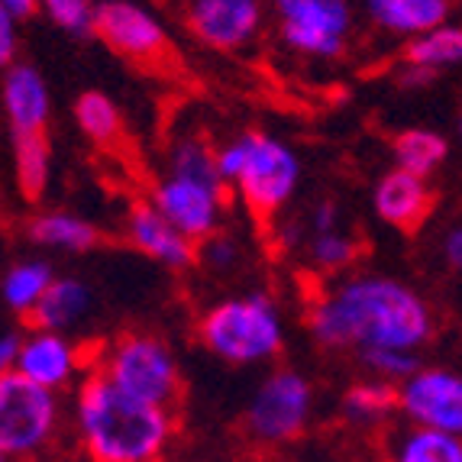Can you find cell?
<instances>
[{"label": "cell", "instance_id": "obj_37", "mask_svg": "<svg viewBox=\"0 0 462 462\" xmlns=\"http://www.w3.org/2000/svg\"><path fill=\"white\" fill-rule=\"evenodd\" d=\"M0 462H7V459H4V456H0Z\"/></svg>", "mask_w": 462, "mask_h": 462}, {"label": "cell", "instance_id": "obj_12", "mask_svg": "<svg viewBox=\"0 0 462 462\" xmlns=\"http://www.w3.org/2000/svg\"><path fill=\"white\" fill-rule=\"evenodd\" d=\"M269 16L265 0H185V26L204 49L239 52L253 46Z\"/></svg>", "mask_w": 462, "mask_h": 462}, {"label": "cell", "instance_id": "obj_5", "mask_svg": "<svg viewBox=\"0 0 462 462\" xmlns=\"http://www.w3.org/2000/svg\"><path fill=\"white\" fill-rule=\"evenodd\" d=\"M194 333L210 356L236 369L272 365L288 343L282 304L269 291H243L214 300L198 317Z\"/></svg>", "mask_w": 462, "mask_h": 462}, {"label": "cell", "instance_id": "obj_25", "mask_svg": "<svg viewBox=\"0 0 462 462\" xmlns=\"http://www.w3.org/2000/svg\"><path fill=\"white\" fill-rule=\"evenodd\" d=\"M401 65L420 69L433 78H439V71H447V69H459L462 65V23L449 20V23L437 26V30L424 32V36L404 42Z\"/></svg>", "mask_w": 462, "mask_h": 462}, {"label": "cell", "instance_id": "obj_11", "mask_svg": "<svg viewBox=\"0 0 462 462\" xmlns=\"http://www.w3.org/2000/svg\"><path fill=\"white\" fill-rule=\"evenodd\" d=\"M398 414L414 427L462 437V372L420 365L398 385Z\"/></svg>", "mask_w": 462, "mask_h": 462}, {"label": "cell", "instance_id": "obj_31", "mask_svg": "<svg viewBox=\"0 0 462 462\" xmlns=\"http://www.w3.org/2000/svg\"><path fill=\"white\" fill-rule=\"evenodd\" d=\"M20 52V20L0 4V69L7 71Z\"/></svg>", "mask_w": 462, "mask_h": 462}, {"label": "cell", "instance_id": "obj_21", "mask_svg": "<svg viewBox=\"0 0 462 462\" xmlns=\"http://www.w3.org/2000/svg\"><path fill=\"white\" fill-rule=\"evenodd\" d=\"M298 253L317 275L339 278L349 275L356 263L363 259V239L349 233L346 224L333 226V230H304V243Z\"/></svg>", "mask_w": 462, "mask_h": 462}, {"label": "cell", "instance_id": "obj_6", "mask_svg": "<svg viewBox=\"0 0 462 462\" xmlns=\"http://www.w3.org/2000/svg\"><path fill=\"white\" fill-rule=\"evenodd\" d=\"M91 369L130 398L178 411L185 398V369L159 333L124 330L91 349Z\"/></svg>", "mask_w": 462, "mask_h": 462}, {"label": "cell", "instance_id": "obj_4", "mask_svg": "<svg viewBox=\"0 0 462 462\" xmlns=\"http://www.w3.org/2000/svg\"><path fill=\"white\" fill-rule=\"evenodd\" d=\"M217 169L230 198L249 210L253 220L275 224L294 200L304 165L294 146L263 130H246L217 146Z\"/></svg>", "mask_w": 462, "mask_h": 462}, {"label": "cell", "instance_id": "obj_26", "mask_svg": "<svg viewBox=\"0 0 462 462\" xmlns=\"http://www.w3.org/2000/svg\"><path fill=\"white\" fill-rule=\"evenodd\" d=\"M388 462H462V437L408 424L388 439Z\"/></svg>", "mask_w": 462, "mask_h": 462}, {"label": "cell", "instance_id": "obj_16", "mask_svg": "<svg viewBox=\"0 0 462 462\" xmlns=\"http://www.w3.org/2000/svg\"><path fill=\"white\" fill-rule=\"evenodd\" d=\"M0 107L10 133H46L52 120V91L46 75L30 62H14L0 81Z\"/></svg>", "mask_w": 462, "mask_h": 462}, {"label": "cell", "instance_id": "obj_24", "mask_svg": "<svg viewBox=\"0 0 462 462\" xmlns=\"http://www.w3.org/2000/svg\"><path fill=\"white\" fill-rule=\"evenodd\" d=\"M392 159L394 169H404L417 178L437 175L449 159V139L427 126H408L392 139Z\"/></svg>", "mask_w": 462, "mask_h": 462}, {"label": "cell", "instance_id": "obj_15", "mask_svg": "<svg viewBox=\"0 0 462 462\" xmlns=\"http://www.w3.org/2000/svg\"><path fill=\"white\" fill-rule=\"evenodd\" d=\"M433 188L427 178H417L404 169H388L372 185V214L378 224L392 226L398 233H417L433 214Z\"/></svg>", "mask_w": 462, "mask_h": 462}, {"label": "cell", "instance_id": "obj_36", "mask_svg": "<svg viewBox=\"0 0 462 462\" xmlns=\"http://www.w3.org/2000/svg\"><path fill=\"white\" fill-rule=\"evenodd\" d=\"M456 126H459V139H462V114H459V124H456Z\"/></svg>", "mask_w": 462, "mask_h": 462}, {"label": "cell", "instance_id": "obj_3", "mask_svg": "<svg viewBox=\"0 0 462 462\" xmlns=\"http://www.w3.org/2000/svg\"><path fill=\"white\" fill-rule=\"evenodd\" d=\"M149 200L191 243H204L224 230L230 188L217 169V146L200 136L178 139L169 149L165 171L155 178Z\"/></svg>", "mask_w": 462, "mask_h": 462}, {"label": "cell", "instance_id": "obj_32", "mask_svg": "<svg viewBox=\"0 0 462 462\" xmlns=\"http://www.w3.org/2000/svg\"><path fill=\"white\" fill-rule=\"evenodd\" d=\"M439 259L453 275H462V224L449 226L439 239Z\"/></svg>", "mask_w": 462, "mask_h": 462}, {"label": "cell", "instance_id": "obj_34", "mask_svg": "<svg viewBox=\"0 0 462 462\" xmlns=\"http://www.w3.org/2000/svg\"><path fill=\"white\" fill-rule=\"evenodd\" d=\"M0 4H4L16 20H30V16L39 10V0H0Z\"/></svg>", "mask_w": 462, "mask_h": 462}, {"label": "cell", "instance_id": "obj_33", "mask_svg": "<svg viewBox=\"0 0 462 462\" xmlns=\"http://www.w3.org/2000/svg\"><path fill=\"white\" fill-rule=\"evenodd\" d=\"M20 333H0V375L16 372V359H20Z\"/></svg>", "mask_w": 462, "mask_h": 462}, {"label": "cell", "instance_id": "obj_35", "mask_svg": "<svg viewBox=\"0 0 462 462\" xmlns=\"http://www.w3.org/2000/svg\"><path fill=\"white\" fill-rule=\"evenodd\" d=\"M42 462H85L81 456H75V459H55V456H49V459H42Z\"/></svg>", "mask_w": 462, "mask_h": 462}, {"label": "cell", "instance_id": "obj_30", "mask_svg": "<svg viewBox=\"0 0 462 462\" xmlns=\"http://www.w3.org/2000/svg\"><path fill=\"white\" fill-rule=\"evenodd\" d=\"M243 263V246L230 230H220L214 236H208L204 243H198V265H204L214 275H230Z\"/></svg>", "mask_w": 462, "mask_h": 462}, {"label": "cell", "instance_id": "obj_9", "mask_svg": "<svg viewBox=\"0 0 462 462\" xmlns=\"http://www.w3.org/2000/svg\"><path fill=\"white\" fill-rule=\"evenodd\" d=\"M269 14L282 46L308 62H337L353 42V0H269Z\"/></svg>", "mask_w": 462, "mask_h": 462}, {"label": "cell", "instance_id": "obj_18", "mask_svg": "<svg viewBox=\"0 0 462 462\" xmlns=\"http://www.w3.org/2000/svg\"><path fill=\"white\" fill-rule=\"evenodd\" d=\"M363 10L375 30L411 42L449 23L453 0H363Z\"/></svg>", "mask_w": 462, "mask_h": 462}, {"label": "cell", "instance_id": "obj_22", "mask_svg": "<svg viewBox=\"0 0 462 462\" xmlns=\"http://www.w3.org/2000/svg\"><path fill=\"white\" fill-rule=\"evenodd\" d=\"M10 162L16 191L26 200H39L52 181V143L46 133H10Z\"/></svg>", "mask_w": 462, "mask_h": 462}, {"label": "cell", "instance_id": "obj_2", "mask_svg": "<svg viewBox=\"0 0 462 462\" xmlns=\"http://www.w3.org/2000/svg\"><path fill=\"white\" fill-rule=\"evenodd\" d=\"M69 430L85 462H165L178 437V417L130 398L110 378L88 369L71 392Z\"/></svg>", "mask_w": 462, "mask_h": 462}, {"label": "cell", "instance_id": "obj_20", "mask_svg": "<svg viewBox=\"0 0 462 462\" xmlns=\"http://www.w3.org/2000/svg\"><path fill=\"white\" fill-rule=\"evenodd\" d=\"M398 417V388L378 378H359L339 398V420L356 433L388 430Z\"/></svg>", "mask_w": 462, "mask_h": 462}, {"label": "cell", "instance_id": "obj_14", "mask_svg": "<svg viewBox=\"0 0 462 462\" xmlns=\"http://www.w3.org/2000/svg\"><path fill=\"white\" fill-rule=\"evenodd\" d=\"M124 236L139 255L169 272H185L198 265V243L178 233L175 226L155 210L152 200H133L124 220Z\"/></svg>", "mask_w": 462, "mask_h": 462}, {"label": "cell", "instance_id": "obj_23", "mask_svg": "<svg viewBox=\"0 0 462 462\" xmlns=\"http://www.w3.org/2000/svg\"><path fill=\"white\" fill-rule=\"evenodd\" d=\"M55 282L52 263L39 259V255H26L7 265V272L0 275V298L7 304L10 314L26 317L30 320L32 310L39 308V300L46 298V291Z\"/></svg>", "mask_w": 462, "mask_h": 462}, {"label": "cell", "instance_id": "obj_28", "mask_svg": "<svg viewBox=\"0 0 462 462\" xmlns=\"http://www.w3.org/2000/svg\"><path fill=\"white\" fill-rule=\"evenodd\" d=\"M359 369L369 378H378V382H388V385L398 388L404 378H411L417 369H420V353H404V349H369V353H356L353 356Z\"/></svg>", "mask_w": 462, "mask_h": 462}, {"label": "cell", "instance_id": "obj_19", "mask_svg": "<svg viewBox=\"0 0 462 462\" xmlns=\"http://www.w3.org/2000/svg\"><path fill=\"white\" fill-rule=\"evenodd\" d=\"M26 239L42 253H69L81 255L97 249V243L104 239L100 226L88 217L75 214V210H36L26 220Z\"/></svg>", "mask_w": 462, "mask_h": 462}, {"label": "cell", "instance_id": "obj_1", "mask_svg": "<svg viewBox=\"0 0 462 462\" xmlns=\"http://www.w3.org/2000/svg\"><path fill=\"white\" fill-rule=\"evenodd\" d=\"M308 333L327 353H424L437 333V314L430 300L404 278L349 272L310 298Z\"/></svg>", "mask_w": 462, "mask_h": 462}, {"label": "cell", "instance_id": "obj_10", "mask_svg": "<svg viewBox=\"0 0 462 462\" xmlns=\"http://www.w3.org/2000/svg\"><path fill=\"white\" fill-rule=\"evenodd\" d=\"M94 36L126 62L159 65L169 55V30L136 0H97Z\"/></svg>", "mask_w": 462, "mask_h": 462}, {"label": "cell", "instance_id": "obj_27", "mask_svg": "<svg viewBox=\"0 0 462 462\" xmlns=\"http://www.w3.org/2000/svg\"><path fill=\"white\" fill-rule=\"evenodd\" d=\"M75 124L97 149H114L124 139V114L104 91H85L75 100Z\"/></svg>", "mask_w": 462, "mask_h": 462}, {"label": "cell", "instance_id": "obj_7", "mask_svg": "<svg viewBox=\"0 0 462 462\" xmlns=\"http://www.w3.org/2000/svg\"><path fill=\"white\" fill-rule=\"evenodd\" d=\"M69 427L65 394L39 388L20 372L0 375V456L7 462H42Z\"/></svg>", "mask_w": 462, "mask_h": 462}, {"label": "cell", "instance_id": "obj_13", "mask_svg": "<svg viewBox=\"0 0 462 462\" xmlns=\"http://www.w3.org/2000/svg\"><path fill=\"white\" fill-rule=\"evenodd\" d=\"M91 369V349H85L69 333L32 330L23 333L16 372L36 382L39 388H49L55 394L75 392V385Z\"/></svg>", "mask_w": 462, "mask_h": 462}, {"label": "cell", "instance_id": "obj_29", "mask_svg": "<svg viewBox=\"0 0 462 462\" xmlns=\"http://www.w3.org/2000/svg\"><path fill=\"white\" fill-rule=\"evenodd\" d=\"M39 10L69 36H94L97 0H39Z\"/></svg>", "mask_w": 462, "mask_h": 462}, {"label": "cell", "instance_id": "obj_8", "mask_svg": "<svg viewBox=\"0 0 462 462\" xmlns=\"http://www.w3.org/2000/svg\"><path fill=\"white\" fill-rule=\"evenodd\" d=\"M317 385L291 365L269 369L243 408V437L259 449H285L310 430Z\"/></svg>", "mask_w": 462, "mask_h": 462}, {"label": "cell", "instance_id": "obj_17", "mask_svg": "<svg viewBox=\"0 0 462 462\" xmlns=\"http://www.w3.org/2000/svg\"><path fill=\"white\" fill-rule=\"evenodd\" d=\"M97 310V298L94 288L85 278L78 275H55L52 288L46 291V298L39 300V308L32 310L30 327L32 330H49V333H75L91 320V314Z\"/></svg>", "mask_w": 462, "mask_h": 462}]
</instances>
